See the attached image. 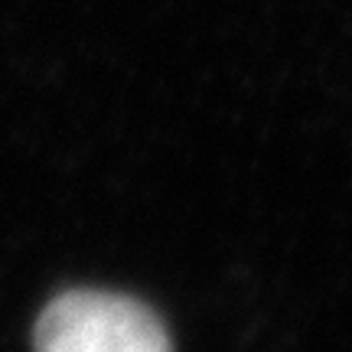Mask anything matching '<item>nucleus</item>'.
Segmentation results:
<instances>
[{
    "label": "nucleus",
    "mask_w": 352,
    "mask_h": 352,
    "mask_svg": "<svg viewBox=\"0 0 352 352\" xmlns=\"http://www.w3.org/2000/svg\"><path fill=\"white\" fill-rule=\"evenodd\" d=\"M36 352H173L170 333L151 307L124 294L69 290L39 314Z\"/></svg>",
    "instance_id": "nucleus-1"
}]
</instances>
